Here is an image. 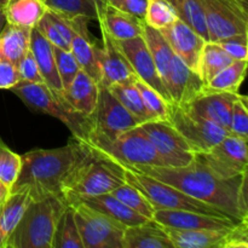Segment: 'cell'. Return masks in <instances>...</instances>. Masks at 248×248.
<instances>
[{"instance_id": "836d02e7", "label": "cell", "mask_w": 248, "mask_h": 248, "mask_svg": "<svg viewBox=\"0 0 248 248\" xmlns=\"http://www.w3.org/2000/svg\"><path fill=\"white\" fill-rule=\"evenodd\" d=\"M47 10L56 12L61 16L86 17L90 21H97L99 0H43Z\"/></svg>"}, {"instance_id": "277c9868", "label": "cell", "mask_w": 248, "mask_h": 248, "mask_svg": "<svg viewBox=\"0 0 248 248\" xmlns=\"http://www.w3.org/2000/svg\"><path fill=\"white\" fill-rule=\"evenodd\" d=\"M67 206L58 196L31 201L5 248H52L56 228Z\"/></svg>"}, {"instance_id": "d590c367", "label": "cell", "mask_w": 248, "mask_h": 248, "mask_svg": "<svg viewBox=\"0 0 248 248\" xmlns=\"http://www.w3.org/2000/svg\"><path fill=\"white\" fill-rule=\"evenodd\" d=\"M52 248H84L72 206H67L56 228Z\"/></svg>"}, {"instance_id": "83f0119b", "label": "cell", "mask_w": 248, "mask_h": 248, "mask_svg": "<svg viewBox=\"0 0 248 248\" xmlns=\"http://www.w3.org/2000/svg\"><path fill=\"white\" fill-rule=\"evenodd\" d=\"M31 29L6 23L0 31V61L16 65L31 48Z\"/></svg>"}, {"instance_id": "7c38bea8", "label": "cell", "mask_w": 248, "mask_h": 248, "mask_svg": "<svg viewBox=\"0 0 248 248\" xmlns=\"http://www.w3.org/2000/svg\"><path fill=\"white\" fill-rule=\"evenodd\" d=\"M198 161L220 178H234L247 173V140L228 133L208 152L194 155Z\"/></svg>"}, {"instance_id": "7402d4cb", "label": "cell", "mask_w": 248, "mask_h": 248, "mask_svg": "<svg viewBox=\"0 0 248 248\" xmlns=\"http://www.w3.org/2000/svg\"><path fill=\"white\" fill-rule=\"evenodd\" d=\"M123 248H174L166 230L155 222L148 219L140 224L130 225L125 229Z\"/></svg>"}, {"instance_id": "603a6c76", "label": "cell", "mask_w": 248, "mask_h": 248, "mask_svg": "<svg viewBox=\"0 0 248 248\" xmlns=\"http://www.w3.org/2000/svg\"><path fill=\"white\" fill-rule=\"evenodd\" d=\"M174 248H224L228 232L224 229L183 230L164 227Z\"/></svg>"}, {"instance_id": "f35d334b", "label": "cell", "mask_w": 248, "mask_h": 248, "mask_svg": "<svg viewBox=\"0 0 248 248\" xmlns=\"http://www.w3.org/2000/svg\"><path fill=\"white\" fill-rule=\"evenodd\" d=\"M143 19L148 26L160 31L178 19V15L169 0H147Z\"/></svg>"}, {"instance_id": "9c48e42d", "label": "cell", "mask_w": 248, "mask_h": 248, "mask_svg": "<svg viewBox=\"0 0 248 248\" xmlns=\"http://www.w3.org/2000/svg\"><path fill=\"white\" fill-rule=\"evenodd\" d=\"M70 206L84 248H123L125 224L84 202Z\"/></svg>"}, {"instance_id": "52a82bcc", "label": "cell", "mask_w": 248, "mask_h": 248, "mask_svg": "<svg viewBox=\"0 0 248 248\" xmlns=\"http://www.w3.org/2000/svg\"><path fill=\"white\" fill-rule=\"evenodd\" d=\"M142 125L106 87L99 86L96 109L91 115V131L86 144L99 145L111 142L121 133Z\"/></svg>"}, {"instance_id": "ac0fdd59", "label": "cell", "mask_w": 248, "mask_h": 248, "mask_svg": "<svg viewBox=\"0 0 248 248\" xmlns=\"http://www.w3.org/2000/svg\"><path fill=\"white\" fill-rule=\"evenodd\" d=\"M101 28V70L102 77L99 81L101 87H109L116 82L125 81L135 75L132 67L121 52L116 41L108 34V31Z\"/></svg>"}, {"instance_id": "e0dca14e", "label": "cell", "mask_w": 248, "mask_h": 248, "mask_svg": "<svg viewBox=\"0 0 248 248\" xmlns=\"http://www.w3.org/2000/svg\"><path fill=\"white\" fill-rule=\"evenodd\" d=\"M237 96L239 93L202 91L196 98L183 106L195 113L196 115L225 128L229 133L232 104Z\"/></svg>"}, {"instance_id": "5b68a950", "label": "cell", "mask_w": 248, "mask_h": 248, "mask_svg": "<svg viewBox=\"0 0 248 248\" xmlns=\"http://www.w3.org/2000/svg\"><path fill=\"white\" fill-rule=\"evenodd\" d=\"M10 90L31 110L57 119L67 126L74 140L86 142L91 131V118L73 109L61 92L53 91L46 84L28 82H17Z\"/></svg>"}, {"instance_id": "f546056e", "label": "cell", "mask_w": 248, "mask_h": 248, "mask_svg": "<svg viewBox=\"0 0 248 248\" xmlns=\"http://www.w3.org/2000/svg\"><path fill=\"white\" fill-rule=\"evenodd\" d=\"M47 7L43 0H7L4 6L6 23L33 29Z\"/></svg>"}, {"instance_id": "44dd1931", "label": "cell", "mask_w": 248, "mask_h": 248, "mask_svg": "<svg viewBox=\"0 0 248 248\" xmlns=\"http://www.w3.org/2000/svg\"><path fill=\"white\" fill-rule=\"evenodd\" d=\"M63 98L73 109L91 118L99 96V85L87 73L80 69L67 89L61 92Z\"/></svg>"}, {"instance_id": "d6986e66", "label": "cell", "mask_w": 248, "mask_h": 248, "mask_svg": "<svg viewBox=\"0 0 248 248\" xmlns=\"http://www.w3.org/2000/svg\"><path fill=\"white\" fill-rule=\"evenodd\" d=\"M203 81L200 75L191 70L179 57L174 56L169 79L165 84L167 93L171 98V103L188 104L202 92Z\"/></svg>"}, {"instance_id": "60d3db41", "label": "cell", "mask_w": 248, "mask_h": 248, "mask_svg": "<svg viewBox=\"0 0 248 248\" xmlns=\"http://www.w3.org/2000/svg\"><path fill=\"white\" fill-rule=\"evenodd\" d=\"M53 55H55L56 61V68H57L58 77H60L61 82H62L63 90L67 89L72 80L74 79L75 75L80 70L79 64H78L77 60H75L74 55L70 50H65V48L56 47L52 46Z\"/></svg>"}, {"instance_id": "7a4b0ae2", "label": "cell", "mask_w": 248, "mask_h": 248, "mask_svg": "<svg viewBox=\"0 0 248 248\" xmlns=\"http://www.w3.org/2000/svg\"><path fill=\"white\" fill-rule=\"evenodd\" d=\"M86 152L87 145L73 138L64 147L33 149L21 155V172L10 193L26 188L31 193L33 201L47 196L62 198V186L65 178Z\"/></svg>"}, {"instance_id": "f1b7e54d", "label": "cell", "mask_w": 248, "mask_h": 248, "mask_svg": "<svg viewBox=\"0 0 248 248\" xmlns=\"http://www.w3.org/2000/svg\"><path fill=\"white\" fill-rule=\"evenodd\" d=\"M81 202L90 206V207L94 208V210L99 211V212L104 213V215L109 216V217L114 218V219L119 220L120 223L125 224L126 227L140 224V223L148 220L145 217L138 215L137 212H135L130 207H127L125 203L121 202L119 199H116L110 193L91 196V198H87L85 200H82Z\"/></svg>"}, {"instance_id": "30bf717a", "label": "cell", "mask_w": 248, "mask_h": 248, "mask_svg": "<svg viewBox=\"0 0 248 248\" xmlns=\"http://www.w3.org/2000/svg\"><path fill=\"white\" fill-rule=\"evenodd\" d=\"M167 120L186 140L194 154L208 152L228 135L225 128L179 104L169 103Z\"/></svg>"}, {"instance_id": "d4e9b609", "label": "cell", "mask_w": 248, "mask_h": 248, "mask_svg": "<svg viewBox=\"0 0 248 248\" xmlns=\"http://www.w3.org/2000/svg\"><path fill=\"white\" fill-rule=\"evenodd\" d=\"M31 51L33 53L44 82L53 91L62 92L63 86L56 68L52 45L44 38L43 34L34 27L31 33Z\"/></svg>"}, {"instance_id": "484cf974", "label": "cell", "mask_w": 248, "mask_h": 248, "mask_svg": "<svg viewBox=\"0 0 248 248\" xmlns=\"http://www.w3.org/2000/svg\"><path fill=\"white\" fill-rule=\"evenodd\" d=\"M70 51L74 55L80 69L90 75L97 82L101 81V44H97L92 36H84L74 33L70 41Z\"/></svg>"}, {"instance_id": "b9f144b4", "label": "cell", "mask_w": 248, "mask_h": 248, "mask_svg": "<svg viewBox=\"0 0 248 248\" xmlns=\"http://www.w3.org/2000/svg\"><path fill=\"white\" fill-rule=\"evenodd\" d=\"M229 135L248 140V108L247 97L239 93L232 104Z\"/></svg>"}, {"instance_id": "8992f818", "label": "cell", "mask_w": 248, "mask_h": 248, "mask_svg": "<svg viewBox=\"0 0 248 248\" xmlns=\"http://www.w3.org/2000/svg\"><path fill=\"white\" fill-rule=\"evenodd\" d=\"M125 178L127 183L137 188L149 200L154 208L190 211V212L216 216V217L230 218L224 211L198 200L193 196H189L176 186H172L149 176L138 173L132 170H126Z\"/></svg>"}, {"instance_id": "ee69618b", "label": "cell", "mask_w": 248, "mask_h": 248, "mask_svg": "<svg viewBox=\"0 0 248 248\" xmlns=\"http://www.w3.org/2000/svg\"><path fill=\"white\" fill-rule=\"evenodd\" d=\"M234 60L248 58V33L228 36L216 41Z\"/></svg>"}, {"instance_id": "f6af8a7d", "label": "cell", "mask_w": 248, "mask_h": 248, "mask_svg": "<svg viewBox=\"0 0 248 248\" xmlns=\"http://www.w3.org/2000/svg\"><path fill=\"white\" fill-rule=\"evenodd\" d=\"M35 28L40 31L44 35V38L48 41L52 46H56V47L65 48V50H69L70 46L64 39L62 38V35L60 34V31H57L56 26L53 24L52 19H51L50 15H48L47 10L44 14V16L41 17L40 21L36 23Z\"/></svg>"}, {"instance_id": "7bdbcfd3", "label": "cell", "mask_w": 248, "mask_h": 248, "mask_svg": "<svg viewBox=\"0 0 248 248\" xmlns=\"http://www.w3.org/2000/svg\"><path fill=\"white\" fill-rule=\"evenodd\" d=\"M17 74H18V82H28V84H45L41 73L39 70L38 64L35 62L31 48L28 52L21 58L16 64Z\"/></svg>"}, {"instance_id": "7dc6e473", "label": "cell", "mask_w": 248, "mask_h": 248, "mask_svg": "<svg viewBox=\"0 0 248 248\" xmlns=\"http://www.w3.org/2000/svg\"><path fill=\"white\" fill-rule=\"evenodd\" d=\"M101 1L140 18L144 17L145 6H147V0H101Z\"/></svg>"}, {"instance_id": "74e56055", "label": "cell", "mask_w": 248, "mask_h": 248, "mask_svg": "<svg viewBox=\"0 0 248 248\" xmlns=\"http://www.w3.org/2000/svg\"><path fill=\"white\" fill-rule=\"evenodd\" d=\"M110 194H113L116 199H119L121 202L125 203L127 207L137 212L138 215L143 216L147 219H153L155 210L154 206L137 188L131 186L130 183L125 182V183L120 184Z\"/></svg>"}, {"instance_id": "681fc988", "label": "cell", "mask_w": 248, "mask_h": 248, "mask_svg": "<svg viewBox=\"0 0 248 248\" xmlns=\"http://www.w3.org/2000/svg\"><path fill=\"white\" fill-rule=\"evenodd\" d=\"M10 195V189L0 181V203L5 201V199Z\"/></svg>"}, {"instance_id": "816d5d0a", "label": "cell", "mask_w": 248, "mask_h": 248, "mask_svg": "<svg viewBox=\"0 0 248 248\" xmlns=\"http://www.w3.org/2000/svg\"><path fill=\"white\" fill-rule=\"evenodd\" d=\"M6 2H7V0H0V7H2V9H4V6Z\"/></svg>"}, {"instance_id": "8fae6325", "label": "cell", "mask_w": 248, "mask_h": 248, "mask_svg": "<svg viewBox=\"0 0 248 248\" xmlns=\"http://www.w3.org/2000/svg\"><path fill=\"white\" fill-rule=\"evenodd\" d=\"M210 41L248 33L247 0H200Z\"/></svg>"}, {"instance_id": "3957f363", "label": "cell", "mask_w": 248, "mask_h": 248, "mask_svg": "<svg viewBox=\"0 0 248 248\" xmlns=\"http://www.w3.org/2000/svg\"><path fill=\"white\" fill-rule=\"evenodd\" d=\"M125 174L126 170L120 164L87 145L85 156L75 165L63 183L62 198L70 206L91 196L111 193L125 183Z\"/></svg>"}, {"instance_id": "ab89813d", "label": "cell", "mask_w": 248, "mask_h": 248, "mask_svg": "<svg viewBox=\"0 0 248 248\" xmlns=\"http://www.w3.org/2000/svg\"><path fill=\"white\" fill-rule=\"evenodd\" d=\"M22 169L21 155L12 152L0 138V181L11 190Z\"/></svg>"}, {"instance_id": "2e32d148", "label": "cell", "mask_w": 248, "mask_h": 248, "mask_svg": "<svg viewBox=\"0 0 248 248\" xmlns=\"http://www.w3.org/2000/svg\"><path fill=\"white\" fill-rule=\"evenodd\" d=\"M153 219L162 227L183 230L224 229V228L234 227L235 224L240 223L225 217H216V216L202 215L190 211L161 210V208H155Z\"/></svg>"}, {"instance_id": "4316f807", "label": "cell", "mask_w": 248, "mask_h": 248, "mask_svg": "<svg viewBox=\"0 0 248 248\" xmlns=\"http://www.w3.org/2000/svg\"><path fill=\"white\" fill-rule=\"evenodd\" d=\"M140 35L143 36L150 53H152L155 67H156L160 79H161L162 84L165 86L167 79H169L170 70H171L172 63H173L174 56L176 55L172 51L171 46L169 45L166 39L160 33V31L148 26L144 22V19H143L142 34Z\"/></svg>"}, {"instance_id": "d6a6232c", "label": "cell", "mask_w": 248, "mask_h": 248, "mask_svg": "<svg viewBox=\"0 0 248 248\" xmlns=\"http://www.w3.org/2000/svg\"><path fill=\"white\" fill-rule=\"evenodd\" d=\"M107 89L131 114H133L136 118L140 119L142 124L153 120L152 116L149 115V113L145 109L144 104H143L140 92H138L135 84H133L132 78L125 80V81L110 85Z\"/></svg>"}, {"instance_id": "8d00e7d4", "label": "cell", "mask_w": 248, "mask_h": 248, "mask_svg": "<svg viewBox=\"0 0 248 248\" xmlns=\"http://www.w3.org/2000/svg\"><path fill=\"white\" fill-rule=\"evenodd\" d=\"M132 81L136 89L140 92L143 104H144L145 109L152 116L153 120H167V118H169V103L166 102V99L156 90L153 89L150 85H148L147 82H144L136 75L132 77Z\"/></svg>"}, {"instance_id": "cb8c5ba5", "label": "cell", "mask_w": 248, "mask_h": 248, "mask_svg": "<svg viewBox=\"0 0 248 248\" xmlns=\"http://www.w3.org/2000/svg\"><path fill=\"white\" fill-rule=\"evenodd\" d=\"M33 201L28 189H18L0 203V248L6 247L10 235L21 220L24 211Z\"/></svg>"}, {"instance_id": "e575fe53", "label": "cell", "mask_w": 248, "mask_h": 248, "mask_svg": "<svg viewBox=\"0 0 248 248\" xmlns=\"http://www.w3.org/2000/svg\"><path fill=\"white\" fill-rule=\"evenodd\" d=\"M169 1L176 10L179 19L190 26L206 41H210L200 0H169Z\"/></svg>"}, {"instance_id": "1f68e13d", "label": "cell", "mask_w": 248, "mask_h": 248, "mask_svg": "<svg viewBox=\"0 0 248 248\" xmlns=\"http://www.w3.org/2000/svg\"><path fill=\"white\" fill-rule=\"evenodd\" d=\"M247 60H234L203 86L202 91L229 92L237 94L242 81L246 77Z\"/></svg>"}, {"instance_id": "bcb514c9", "label": "cell", "mask_w": 248, "mask_h": 248, "mask_svg": "<svg viewBox=\"0 0 248 248\" xmlns=\"http://www.w3.org/2000/svg\"><path fill=\"white\" fill-rule=\"evenodd\" d=\"M224 248H248V219L241 220L229 230Z\"/></svg>"}, {"instance_id": "4fadbf2b", "label": "cell", "mask_w": 248, "mask_h": 248, "mask_svg": "<svg viewBox=\"0 0 248 248\" xmlns=\"http://www.w3.org/2000/svg\"><path fill=\"white\" fill-rule=\"evenodd\" d=\"M140 126L167 166L182 167L193 161L195 154L169 120H152Z\"/></svg>"}, {"instance_id": "4dcf8cb0", "label": "cell", "mask_w": 248, "mask_h": 248, "mask_svg": "<svg viewBox=\"0 0 248 248\" xmlns=\"http://www.w3.org/2000/svg\"><path fill=\"white\" fill-rule=\"evenodd\" d=\"M232 61L234 58L230 57L217 43L206 41L199 58L198 74L206 85L225 67L232 64Z\"/></svg>"}, {"instance_id": "c3c4849f", "label": "cell", "mask_w": 248, "mask_h": 248, "mask_svg": "<svg viewBox=\"0 0 248 248\" xmlns=\"http://www.w3.org/2000/svg\"><path fill=\"white\" fill-rule=\"evenodd\" d=\"M18 81L16 65L6 61H0V89L10 90Z\"/></svg>"}, {"instance_id": "5bb4252c", "label": "cell", "mask_w": 248, "mask_h": 248, "mask_svg": "<svg viewBox=\"0 0 248 248\" xmlns=\"http://www.w3.org/2000/svg\"><path fill=\"white\" fill-rule=\"evenodd\" d=\"M115 40V39H114ZM118 46L120 47L121 52L128 61L130 65L132 67L133 73L136 77L142 79L143 81L147 82L148 85L156 90L165 99L167 103H171L169 93L162 84L161 79L159 77L156 67H155L154 60L152 57L149 48L145 44L144 39L142 35L136 36V38L126 39V40H115Z\"/></svg>"}, {"instance_id": "ba28073f", "label": "cell", "mask_w": 248, "mask_h": 248, "mask_svg": "<svg viewBox=\"0 0 248 248\" xmlns=\"http://www.w3.org/2000/svg\"><path fill=\"white\" fill-rule=\"evenodd\" d=\"M89 147L99 154L114 160L123 167L167 166L166 161L160 156L140 126L121 133L111 142Z\"/></svg>"}, {"instance_id": "6da1fadb", "label": "cell", "mask_w": 248, "mask_h": 248, "mask_svg": "<svg viewBox=\"0 0 248 248\" xmlns=\"http://www.w3.org/2000/svg\"><path fill=\"white\" fill-rule=\"evenodd\" d=\"M160 182L176 186L189 196L224 211L235 222L248 219L247 173L220 178L194 157L186 166H126Z\"/></svg>"}, {"instance_id": "f907efd6", "label": "cell", "mask_w": 248, "mask_h": 248, "mask_svg": "<svg viewBox=\"0 0 248 248\" xmlns=\"http://www.w3.org/2000/svg\"><path fill=\"white\" fill-rule=\"evenodd\" d=\"M5 24H6V17H5L4 9L0 7V31H1V29L4 28Z\"/></svg>"}, {"instance_id": "9a60e30c", "label": "cell", "mask_w": 248, "mask_h": 248, "mask_svg": "<svg viewBox=\"0 0 248 248\" xmlns=\"http://www.w3.org/2000/svg\"><path fill=\"white\" fill-rule=\"evenodd\" d=\"M160 33L166 39L174 55L198 73L199 58L206 43L205 39L179 18L166 28L160 29Z\"/></svg>"}, {"instance_id": "ffe728a7", "label": "cell", "mask_w": 248, "mask_h": 248, "mask_svg": "<svg viewBox=\"0 0 248 248\" xmlns=\"http://www.w3.org/2000/svg\"><path fill=\"white\" fill-rule=\"evenodd\" d=\"M99 26L103 27L109 35L115 40H126L142 34L143 18L115 9L99 0L97 7Z\"/></svg>"}]
</instances>
